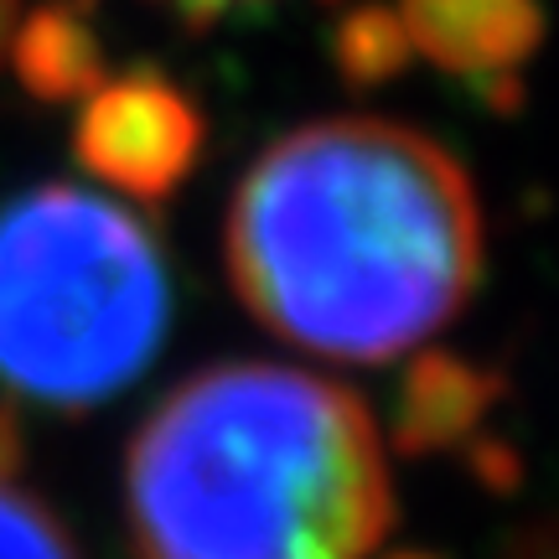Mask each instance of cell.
<instances>
[{
	"label": "cell",
	"instance_id": "obj_8",
	"mask_svg": "<svg viewBox=\"0 0 559 559\" xmlns=\"http://www.w3.org/2000/svg\"><path fill=\"white\" fill-rule=\"evenodd\" d=\"M21 466V430L0 409V559H79L68 528L52 519V508L16 487Z\"/></svg>",
	"mask_w": 559,
	"mask_h": 559
},
{
	"label": "cell",
	"instance_id": "obj_3",
	"mask_svg": "<svg viewBox=\"0 0 559 559\" xmlns=\"http://www.w3.org/2000/svg\"><path fill=\"white\" fill-rule=\"evenodd\" d=\"M171 275L135 207L68 181L0 207V389L83 415L151 368Z\"/></svg>",
	"mask_w": 559,
	"mask_h": 559
},
{
	"label": "cell",
	"instance_id": "obj_5",
	"mask_svg": "<svg viewBox=\"0 0 559 559\" xmlns=\"http://www.w3.org/2000/svg\"><path fill=\"white\" fill-rule=\"evenodd\" d=\"M394 21L404 47L472 83H513L544 32L534 0H400Z\"/></svg>",
	"mask_w": 559,
	"mask_h": 559
},
{
	"label": "cell",
	"instance_id": "obj_4",
	"mask_svg": "<svg viewBox=\"0 0 559 559\" xmlns=\"http://www.w3.org/2000/svg\"><path fill=\"white\" fill-rule=\"evenodd\" d=\"M73 151L99 181L130 198H166L202 151V120L177 83L156 73L99 79L83 94Z\"/></svg>",
	"mask_w": 559,
	"mask_h": 559
},
{
	"label": "cell",
	"instance_id": "obj_11",
	"mask_svg": "<svg viewBox=\"0 0 559 559\" xmlns=\"http://www.w3.org/2000/svg\"><path fill=\"white\" fill-rule=\"evenodd\" d=\"M16 16H21V0H0V58H5V47L16 37Z\"/></svg>",
	"mask_w": 559,
	"mask_h": 559
},
{
	"label": "cell",
	"instance_id": "obj_9",
	"mask_svg": "<svg viewBox=\"0 0 559 559\" xmlns=\"http://www.w3.org/2000/svg\"><path fill=\"white\" fill-rule=\"evenodd\" d=\"M404 32L394 11H358L342 32V58L353 68V79H379V73H394L404 62Z\"/></svg>",
	"mask_w": 559,
	"mask_h": 559
},
{
	"label": "cell",
	"instance_id": "obj_2",
	"mask_svg": "<svg viewBox=\"0 0 559 559\" xmlns=\"http://www.w3.org/2000/svg\"><path fill=\"white\" fill-rule=\"evenodd\" d=\"M124 513L140 559H368L394 528V481L353 389L223 362L135 430Z\"/></svg>",
	"mask_w": 559,
	"mask_h": 559
},
{
	"label": "cell",
	"instance_id": "obj_6",
	"mask_svg": "<svg viewBox=\"0 0 559 559\" xmlns=\"http://www.w3.org/2000/svg\"><path fill=\"white\" fill-rule=\"evenodd\" d=\"M481 400H487V383L477 379V368H466L456 358H436L415 368V379L404 389V445H451L461 440L472 425L481 419Z\"/></svg>",
	"mask_w": 559,
	"mask_h": 559
},
{
	"label": "cell",
	"instance_id": "obj_7",
	"mask_svg": "<svg viewBox=\"0 0 559 559\" xmlns=\"http://www.w3.org/2000/svg\"><path fill=\"white\" fill-rule=\"evenodd\" d=\"M11 41H16L21 79L32 83L37 94H47V99L88 94L104 79L99 47L68 11H37Z\"/></svg>",
	"mask_w": 559,
	"mask_h": 559
},
{
	"label": "cell",
	"instance_id": "obj_10",
	"mask_svg": "<svg viewBox=\"0 0 559 559\" xmlns=\"http://www.w3.org/2000/svg\"><path fill=\"white\" fill-rule=\"evenodd\" d=\"M166 11H177L181 21H192V26H207V21L228 16L234 5H249V0H160Z\"/></svg>",
	"mask_w": 559,
	"mask_h": 559
},
{
	"label": "cell",
	"instance_id": "obj_1",
	"mask_svg": "<svg viewBox=\"0 0 559 559\" xmlns=\"http://www.w3.org/2000/svg\"><path fill=\"white\" fill-rule=\"evenodd\" d=\"M228 275L285 342L337 362H389L477 290V192L461 160L419 130L306 124L239 181Z\"/></svg>",
	"mask_w": 559,
	"mask_h": 559
}]
</instances>
